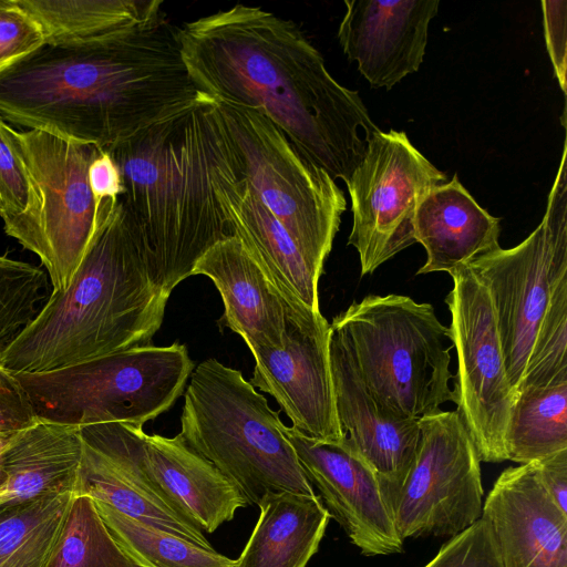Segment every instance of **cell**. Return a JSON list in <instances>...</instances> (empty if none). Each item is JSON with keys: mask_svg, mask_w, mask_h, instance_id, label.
Returning <instances> with one entry per match:
<instances>
[{"mask_svg": "<svg viewBox=\"0 0 567 567\" xmlns=\"http://www.w3.org/2000/svg\"><path fill=\"white\" fill-rule=\"evenodd\" d=\"M177 39L199 92L262 111L306 157L348 183L379 128L298 24L235 4L185 22Z\"/></svg>", "mask_w": 567, "mask_h": 567, "instance_id": "cell-1", "label": "cell"}, {"mask_svg": "<svg viewBox=\"0 0 567 567\" xmlns=\"http://www.w3.org/2000/svg\"><path fill=\"white\" fill-rule=\"evenodd\" d=\"M199 94L166 17L93 42L43 44L0 70L6 123L100 150Z\"/></svg>", "mask_w": 567, "mask_h": 567, "instance_id": "cell-2", "label": "cell"}, {"mask_svg": "<svg viewBox=\"0 0 567 567\" xmlns=\"http://www.w3.org/2000/svg\"><path fill=\"white\" fill-rule=\"evenodd\" d=\"M224 145L215 99L200 92L102 148L120 171L123 210L169 295L210 247L234 236L214 186Z\"/></svg>", "mask_w": 567, "mask_h": 567, "instance_id": "cell-3", "label": "cell"}, {"mask_svg": "<svg viewBox=\"0 0 567 567\" xmlns=\"http://www.w3.org/2000/svg\"><path fill=\"white\" fill-rule=\"evenodd\" d=\"M169 293L156 280L120 203L105 205L65 289L0 353L13 374L41 373L137 347L159 330Z\"/></svg>", "mask_w": 567, "mask_h": 567, "instance_id": "cell-4", "label": "cell"}, {"mask_svg": "<svg viewBox=\"0 0 567 567\" xmlns=\"http://www.w3.org/2000/svg\"><path fill=\"white\" fill-rule=\"evenodd\" d=\"M285 424L241 371L216 359L200 362L184 394V443L210 462L248 505L270 494L313 496Z\"/></svg>", "mask_w": 567, "mask_h": 567, "instance_id": "cell-5", "label": "cell"}, {"mask_svg": "<svg viewBox=\"0 0 567 567\" xmlns=\"http://www.w3.org/2000/svg\"><path fill=\"white\" fill-rule=\"evenodd\" d=\"M349 350L375 403L401 419L420 420L454 401L453 346L430 303L406 296L370 295L330 323Z\"/></svg>", "mask_w": 567, "mask_h": 567, "instance_id": "cell-6", "label": "cell"}, {"mask_svg": "<svg viewBox=\"0 0 567 567\" xmlns=\"http://www.w3.org/2000/svg\"><path fill=\"white\" fill-rule=\"evenodd\" d=\"M193 369L186 346L174 342L16 377L39 420L75 426L110 422L143 426L175 404Z\"/></svg>", "mask_w": 567, "mask_h": 567, "instance_id": "cell-7", "label": "cell"}, {"mask_svg": "<svg viewBox=\"0 0 567 567\" xmlns=\"http://www.w3.org/2000/svg\"><path fill=\"white\" fill-rule=\"evenodd\" d=\"M240 175L321 271L347 202L336 181L260 110L215 100Z\"/></svg>", "mask_w": 567, "mask_h": 567, "instance_id": "cell-8", "label": "cell"}, {"mask_svg": "<svg viewBox=\"0 0 567 567\" xmlns=\"http://www.w3.org/2000/svg\"><path fill=\"white\" fill-rule=\"evenodd\" d=\"M566 143L543 220L520 244L485 254L468 266L494 308L509 385L515 394L560 281L567 279Z\"/></svg>", "mask_w": 567, "mask_h": 567, "instance_id": "cell-9", "label": "cell"}, {"mask_svg": "<svg viewBox=\"0 0 567 567\" xmlns=\"http://www.w3.org/2000/svg\"><path fill=\"white\" fill-rule=\"evenodd\" d=\"M80 431L82 442L125 480L203 532L214 533L248 505L229 481L178 435H150L143 426L120 422L83 425Z\"/></svg>", "mask_w": 567, "mask_h": 567, "instance_id": "cell-10", "label": "cell"}, {"mask_svg": "<svg viewBox=\"0 0 567 567\" xmlns=\"http://www.w3.org/2000/svg\"><path fill=\"white\" fill-rule=\"evenodd\" d=\"M347 187L352 228L348 245L360 258L361 277L415 244L417 206L432 188L447 182L401 131L373 132Z\"/></svg>", "mask_w": 567, "mask_h": 567, "instance_id": "cell-11", "label": "cell"}, {"mask_svg": "<svg viewBox=\"0 0 567 567\" xmlns=\"http://www.w3.org/2000/svg\"><path fill=\"white\" fill-rule=\"evenodd\" d=\"M453 288L445 298L451 313L447 338L457 354L453 377L456 412L481 462L506 460L504 437L515 402L489 293L468 267L449 272Z\"/></svg>", "mask_w": 567, "mask_h": 567, "instance_id": "cell-12", "label": "cell"}, {"mask_svg": "<svg viewBox=\"0 0 567 567\" xmlns=\"http://www.w3.org/2000/svg\"><path fill=\"white\" fill-rule=\"evenodd\" d=\"M414 462L391 508L399 536H455L482 517L481 460L456 411L419 420Z\"/></svg>", "mask_w": 567, "mask_h": 567, "instance_id": "cell-13", "label": "cell"}, {"mask_svg": "<svg viewBox=\"0 0 567 567\" xmlns=\"http://www.w3.org/2000/svg\"><path fill=\"white\" fill-rule=\"evenodd\" d=\"M6 130L41 196L37 256L53 291L65 289L97 226L100 213L90 188L89 168L101 150L47 131H17L8 123Z\"/></svg>", "mask_w": 567, "mask_h": 567, "instance_id": "cell-14", "label": "cell"}, {"mask_svg": "<svg viewBox=\"0 0 567 567\" xmlns=\"http://www.w3.org/2000/svg\"><path fill=\"white\" fill-rule=\"evenodd\" d=\"M286 309L284 346L254 352L248 381L270 394L300 433L319 441L341 440L329 359L330 323L307 307Z\"/></svg>", "mask_w": 567, "mask_h": 567, "instance_id": "cell-15", "label": "cell"}, {"mask_svg": "<svg viewBox=\"0 0 567 567\" xmlns=\"http://www.w3.org/2000/svg\"><path fill=\"white\" fill-rule=\"evenodd\" d=\"M285 434L310 484L323 505L365 556L390 555L403 549L391 511L378 477L344 435L338 441H319L292 426Z\"/></svg>", "mask_w": 567, "mask_h": 567, "instance_id": "cell-16", "label": "cell"}, {"mask_svg": "<svg viewBox=\"0 0 567 567\" xmlns=\"http://www.w3.org/2000/svg\"><path fill=\"white\" fill-rule=\"evenodd\" d=\"M214 186L233 235L262 267L284 301L293 308L307 307L320 312L318 282L322 271L307 258L240 175L226 135L214 169Z\"/></svg>", "mask_w": 567, "mask_h": 567, "instance_id": "cell-17", "label": "cell"}, {"mask_svg": "<svg viewBox=\"0 0 567 567\" xmlns=\"http://www.w3.org/2000/svg\"><path fill=\"white\" fill-rule=\"evenodd\" d=\"M439 4V0H346L339 43L373 89L391 90L422 64Z\"/></svg>", "mask_w": 567, "mask_h": 567, "instance_id": "cell-18", "label": "cell"}, {"mask_svg": "<svg viewBox=\"0 0 567 567\" xmlns=\"http://www.w3.org/2000/svg\"><path fill=\"white\" fill-rule=\"evenodd\" d=\"M329 359L341 430L374 471L391 511L415 458L419 420L401 419L381 410L346 344L331 329Z\"/></svg>", "mask_w": 567, "mask_h": 567, "instance_id": "cell-19", "label": "cell"}, {"mask_svg": "<svg viewBox=\"0 0 567 567\" xmlns=\"http://www.w3.org/2000/svg\"><path fill=\"white\" fill-rule=\"evenodd\" d=\"M482 518L503 567H567V514L544 489L535 462L502 472Z\"/></svg>", "mask_w": 567, "mask_h": 567, "instance_id": "cell-20", "label": "cell"}, {"mask_svg": "<svg viewBox=\"0 0 567 567\" xmlns=\"http://www.w3.org/2000/svg\"><path fill=\"white\" fill-rule=\"evenodd\" d=\"M194 275L214 282L224 303L217 323L239 334L251 353L284 346L288 305L238 237L210 247L196 262Z\"/></svg>", "mask_w": 567, "mask_h": 567, "instance_id": "cell-21", "label": "cell"}, {"mask_svg": "<svg viewBox=\"0 0 567 567\" xmlns=\"http://www.w3.org/2000/svg\"><path fill=\"white\" fill-rule=\"evenodd\" d=\"M499 221L476 203L456 174L432 188L415 214V241L426 251L416 274L450 272L498 249Z\"/></svg>", "mask_w": 567, "mask_h": 567, "instance_id": "cell-22", "label": "cell"}, {"mask_svg": "<svg viewBox=\"0 0 567 567\" xmlns=\"http://www.w3.org/2000/svg\"><path fill=\"white\" fill-rule=\"evenodd\" d=\"M83 453L80 426L37 420L16 432L0 455L7 477L0 504L74 494Z\"/></svg>", "mask_w": 567, "mask_h": 567, "instance_id": "cell-23", "label": "cell"}, {"mask_svg": "<svg viewBox=\"0 0 567 567\" xmlns=\"http://www.w3.org/2000/svg\"><path fill=\"white\" fill-rule=\"evenodd\" d=\"M235 567H306L317 553L330 514L321 498L296 493L268 495Z\"/></svg>", "mask_w": 567, "mask_h": 567, "instance_id": "cell-24", "label": "cell"}, {"mask_svg": "<svg viewBox=\"0 0 567 567\" xmlns=\"http://www.w3.org/2000/svg\"><path fill=\"white\" fill-rule=\"evenodd\" d=\"M39 24L44 44L93 42L163 19L161 0H16Z\"/></svg>", "mask_w": 567, "mask_h": 567, "instance_id": "cell-25", "label": "cell"}, {"mask_svg": "<svg viewBox=\"0 0 567 567\" xmlns=\"http://www.w3.org/2000/svg\"><path fill=\"white\" fill-rule=\"evenodd\" d=\"M506 460L527 464L567 450V381L522 390L511 410Z\"/></svg>", "mask_w": 567, "mask_h": 567, "instance_id": "cell-26", "label": "cell"}, {"mask_svg": "<svg viewBox=\"0 0 567 567\" xmlns=\"http://www.w3.org/2000/svg\"><path fill=\"white\" fill-rule=\"evenodd\" d=\"M74 495L89 496L133 519L171 532L204 547H212L196 524L167 509L135 487L104 456L85 443Z\"/></svg>", "mask_w": 567, "mask_h": 567, "instance_id": "cell-27", "label": "cell"}, {"mask_svg": "<svg viewBox=\"0 0 567 567\" xmlns=\"http://www.w3.org/2000/svg\"><path fill=\"white\" fill-rule=\"evenodd\" d=\"M73 496L0 504V567H45Z\"/></svg>", "mask_w": 567, "mask_h": 567, "instance_id": "cell-28", "label": "cell"}, {"mask_svg": "<svg viewBox=\"0 0 567 567\" xmlns=\"http://www.w3.org/2000/svg\"><path fill=\"white\" fill-rule=\"evenodd\" d=\"M116 543L145 567H235L236 559L93 501Z\"/></svg>", "mask_w": 567, "mask_h": 567, "instance_id": "cell-29", "label": "cell"}, {"mask_svg": "<svg viewBox=\"0 0 567 567\" xmlns=\"http://www.w3.org/2000/svg\"><path fill=\"white\" fill-rule=\"evenodd\" d=\"M45 567H145L113 538L89 496L74 495Z\"/></svg>", "mask_w": 567, "mask_h": 567, "instance_id": "cell-30", "label": "cell"}, {"mask_svg": "<svg viewBox=\"0 0 567 567\" xmlns=\"http://www.w3.org/2000/svg\"><path fill=\"white\" fill-rule=\"evenodd\" d=\"M41 196L0 117V217L4 233L37 255L41 230Z\"/></svg>", "mask_w": 567, "mask_h": 567, "instance_id": "cell-31", "label": "cell"}, {"mask_svg": "<svg viewBox=\"0 0 567 567\" xmlns=\"http://www.w3.org/2000/svg\"><path fill=\"white\" fill-rule=\"evenodd\" d=\"M47 290L48 277L40 267L0 256V353L39 313Z\"/></svg>", "mask_w": 567, "mask_h": 567, "instance_id": "cell-32", "label": "cell"}, {"mask_svg": "<svg viewBox=\"0 0 567 567\" xmlns=\"http://www.w3.org/2000/svg\"><path fill=\"white\" fill-rule=\"evenodd\" d=\"M424 567H503L488 523L480 518L450 538Z\"/></svg>", "mask_w": 567, "mask_h": 567, "instance_id": "cell-33", "label": "cell"}, {"mask_svg": "<svg viewBox=\"0 0 567 567\" xmlns=\"http://www.w3.org/2000/svg\"><path fill=\"white\" fill-rule=\"evenodd\" d=\"M44 43L39 24L16 0H0V70Z\"/></svg>", "mask_w": 567, "mask_h": 567, "instance_id": "cell-34", "label": "cell"}, {"mask_svg": "<svg viewBox=\"0 0 567 567\" xmlns=\"http://www.w3.org/2000/svg\"><path fill=\"white\" fill-rule=\"evenodd\" d=\"M30 401L14 374L0 367V455L9 439L37 421ZM7 477L0 464V493Z\"/></svg>", "mask_w": 567, "mask_h": 567, "instance_id": "cell-35", "label": "cell"}, {"mask_svg": "<svg viewBox=\"0 0 567 567\" xmlns=\"http://www.w3.org/2000/svg\"><path fill=\"white\" fill-rule=\"evenodd\" d=\"M545 34L556 75L565 92L566 80V1H543Z\"/></svg>", "mask_w": 567, "mask_h": 567, "instance_id": "cell-36", "label": "cell"}, {"mask_svg": "<svg viewBox=\"0 0 567 567\" xmlns=\"http://www.w3.org/2000/svg\"><path fill=\"white\" fill-rule=\"evenodd\" d=\"M89 184L99 213L105 203H117L124 192L120 171L105 150L90 165Z\"/></svg>", "mask_w": 567, "mask_h": 567, "instance_id": "cell-37", "label": "cell"}, {"mask_svg": "<svg viewBox=\"0 0 567 567\" xmlns=\"http://www.w3.org/2000/svg\"><path fill=\"white\" fill-rule=\"evenodd\" d=\"M535 464L544 489L557 507L567 514V450L536 461Z\"/></svg>", "mask_w": 567, "mask_h": 567, "instance_id": "cell-38", "label": "cell"}]
</instances>
